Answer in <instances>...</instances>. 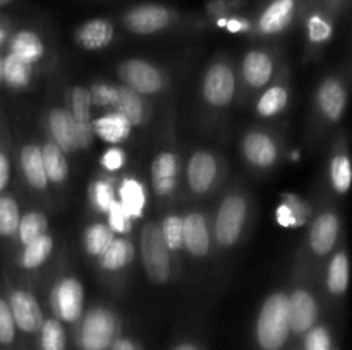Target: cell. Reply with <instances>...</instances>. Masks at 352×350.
Wrapping results in <instances>:
<instances>
[{
    "label": "cell",
    "mask_w": 352,
    "mask_h": 350,
    "mask_svg": "<svg viewBox=\"0 0 352 350\" xmlns=\"http://www.w3.org/2000/svg\"><path fill=\"white\" fill-rule=\"evenodd\" d=\"M289 333V295L274 292L261 304L256 319V342L261 350H280Z\"/></svg>",
    "instance_id": "cell-1"
},
{
    "label": "cell",
    "mask_w": 352,
    "mask_h": 350,
    "mask_svg": "<svg viewBox=\"0 0 352 350\" xmlns=\"http://www.w3.org/2000/svg\"><path fill=\"white\" fill-rule=\"evenodd\" d=\"M140 253L144 273L155 283L168 281L172 273L170 250L162 237L160 225L155 222H148L143 226L140 235Z\"/></svg>",
    "instance_id": "cell-2"
},
{
    "label": "cell",
    "mask_w": 352,
    "mask_h": 350,
    "mask_svg": "<svg viewBox=\"0 0 352 350\" xmlns=\"http://www.w3.org/2000/svg\"><path fill=\"white\" fill-rule=\"evenodd\" d=\"M117 323L116 314L110 309L93 307L82 318L78 331V343L81 350H107L116 342Z\"/></svg>",
    "instance_id": "cell-3"
},
{
    "label": "cell",
    "mask_w": 352,
    "mask_h": 350,
    "mask_svg": "<svg viewBox=\"0 0 352 350\" xmlns=\"http://www.w3.org/2000/svg\"><path fill=\"white\" fill-rule=\"evenodd\" d=\"M248 201L241 194H227L215 216V239L222 247H232L243 233Z\"/></svg>",
    "instance_id": "cell-4"
},
{
    "label": "cell",
    "mask_w": 352,
    "mask_h": 350,
    "mask_svg": "<svg viewBox=\"0 0 352 350\" xmlns=\"http://www.w3.org/2000/svg\"><path fill=\"white\" fill-rule=\"evenodd\" d=\"M50 305L58 321L76 323L85 309V288L74 277H64L50 292Z\"/></svg>",
    "instance_id": "cell-5"
},
{
    "label": "cell",
    "mask_w": 352,
    "mask_h": 350,
    "mask_svg": "<svg viewBox=\"0 0 352 350\" xmlns=\"http://www.w3.org/2000/svg\"><path fill=\"white\" fill-rule=\"evenodd\" d=\"M117 75L124 86L140 93L141 96L155 95L164 88V74L160 69L143 58H129L120 62L117 67Z\"/></svg>",
    "instance_id": "cell-6"
},
{
    "label": "cell",
    "mask_w": 352,
    "mask_h": 350,
    "mask_svg": "<svg viewBox=\"0 0 352 350\" xmlns=\"http://www.w3.org/2000/svg\"><path fill=\"white\" fill-rule=\"evenodd\" d=\"M201 95L205 102L212 106H227L236 95V75L234 71L223 62L210 65L203 78Z\"/></svg>",
    "instance_id": "cell-7"
},
{
    "label": "cell",
    "mask_w": 352,
    "mask_h": 350,
    "mask_svg": "<svg viewBox=\"0 0 352 350\" xmlns=\"http://www.w3.org/2000/svg\"><path fill=\"white\" fill-rule=\"evenodd\" d=\"M172 10L160 3H141L127 10L124 24L134 34H155L172 23Z\"/></svg>",
    "instance_id": "cell-8"
},
{
    "label": "cell",
    "mask_w": 352,
    "mask_h": 350,
    "mask_svg": "<svg viewBox=\"0 0 352 350\" xmlns=\"http://www.w3.org/2000/svg\"><path fill=\"white\" fill-rule=\"evenodd\" d=\"M9 307L12 312L16 328L24 333L40 331L43 325V311L34 299L33 294L28 290H12L9 295Z\"/></svg>",
    "instance_id": "cell-9"
},
{
    "label": "cell",
    "mask_w": 352,
    "mask_h": 350,
    "mask_svg": "<svg viewBox=\"0 0 352 350\" xmlns=\"http://www.w3.org/2000/svg\"><path fill=\"white\" fill-rule=\"evenodd\" d=\"M318 319V304L311 292L306 288H296L289 295V325L292 333H306Z\"/></svg>",
    "instance_id": "cell-10"
},
{
    "label": "cell",
    "mask_w": 352,
    "mask_h": 350,
    "mask_svg": "<svg viewBox=\"0 0 352 350\" xmlns=\"http://www.w3.org/2000/svg\"><path fill=\"white\" fill-rule=\"evenodd\" d=\"M340 232V220L336 213L323 211L313 220L311 230L308 233L309 249L316 256H329L336 247Z\"/></svg>",
    "instance_id": "cell-11"
},
{
    "label": "cell",
    "mask_w": 352,
    "mask_h": 350,
    "mask_svg": "<svg viewBox=\"0 0 352 350\" xmlns=\"http://www.w3.org/2000/svg\"><path fill=\"white\" fill-rule=\"evenodd\" d=\"M244 158L256 168H270L278 158V148L274 137L263 130H251L241 144Z\"/></svg>",
    "instance_id": "cell-12"
},
{
    "label": "cell",
    "mask_w": 352,
    "mask_h": 350,
    "mask_svg": "<svg viewBox=\"0 0 352 350\" xmlns=\"http://www.w3.org/2000/svg\"><path fill=\"white\" fill-rule=\"evenodd\" d=\"M219 174V161L210 151H196L188 163V184L195 194H205L212 189Z\"/></svg>",
    "instance_id": "cell-13"
},
{
    "label": "cell",
    "mask_w": 352,
    "mask_h": 350,
    "mask_svg": "<svg viewBox=\"0 0 352 350\" xmlns=\"http://www.w3.org/2000/svg\"><path fill=\"white\" fill-rule=\"evenodd\" d=\"M179 156L172 151H160L151 161V185L160 198L170 196L177 187Z\"/></svg>",
    "instance_id": "cell-14"
},
{
    "label": "cell",
    "mask_w": 352,
    "mask_h": 350,
    "mask_svg": "<svg viewBox=\"0 0 352 350\" xmlns=\"http://www.w3.org/2000/svg\"><path fill=\"white\" fill-rule=\"evenodd\" d=\"M296 7H298L296 0H272L260 14L258 31L267 36L285 31L294 19Z\"/></svg>",
    "instance_id": "cell-15"
},
{
    "label": "cell",
    "mask_w": 352,
    "mask_h": 350,
    "mask_svg": "<svg viewBox=\"0 0 352 350\" xmlns=\"http://www.w3.org/2000/svg\"><path fill=\"white\" fill-rule=\"evenodd\" d=\"M316 103L325 119L339 122L347 105V93L342 82L336 78L325 79L316 91Z\"/></svg>",
    "instance_id": "cell-16"
},
{
    "label": "cell",
    "mask_w": 352,
    "mask_h": 350,
    "mask_svg": "<svg viewBox=\"0 0 352 350\" xmlns=\"http://www.w3.org/2000/svg\"><path fill=\"white\" fill-rule=\"evenodd\" d=\"M184 222V247L195 257H205L212 247L208 223L203 213L191 211L182 216Z\"/></svg>",
    "instance_id": "cell-17"
},
{
    "label": "cell",
    "mask_w": 352,
    "mask_h": 350,
    "mask_svg": "<svg viewBox=\"0 0 352 350\" xmlns=\"http://www.w3.org/2000/svg\"><path fill=\"white\" fill-rule=\"evenodd\" d=\"M48 132L52 136V143L57 144L65 154L78 150L76 146V122L71 112L64 108L50 110L47 117Z\"/></svg>",
    "instance_id": "cell-18"
},
{
    "label": "cell",
    "mask_w": 352,
    "mask_h": 350,
    "mask_svg": "<svg viewBox=\"0 0 352 350\" xmlns=\"http://www.w3.org/2000/svg\"><path fill=\"white\" fill-rule=\"evenodd\" d=\"M113 33H116V30H113V24L109 19L96 17V19L86 21L78 27L76 41L85 50L96 51L109 47L110 41L113 40Z\"/></svg>",
    "instance_id": "cell-19"
},
{
    "label": "cell",
    "mask_w": 352,
    "mask_h": 350,
    "mask_svg": "<svg viewBox=\"0 0 352 350\" xmlns=\"http://www.w3.org/2000/svg\"><path fill=\"white\" fill-rule=\"evenodd\" d=\"M241 72H243V78L248 86L263 88L274 75V60L263 50H251L243 58Z\"/></svg>",
    "instance_id": "cell-20"
},
{
    "label": "cell",
    "mask_w": 352,
    "mask_h": 350,
    "mask_svg": "<svg viewBox=\"0 0 352 350\" xmlns=\"http://www.w3.org/2000/svg\"><path fill=\"white\" fill-rule=\"evenodd\" d=\"M93 132L105 143L112 144V146H119L124 141L129 139L131 132H133V126H131L126 117L113 110V112H109L93 120Z\"/></svg>",
    "instance_id": "cell-21"
},
{
    "label": "cell",
    "mask_w": 352,
    "mask_h": 350,
    "mask_svg": "<svg viewBox=\"0 0 352 350\" xmlns=\"http://www.w3.org/2000/svg\"><path fill=\"white\" fill-rule=\"evenodd\" d=\"M19 165L28 184L36 191H43L48 185V178L45 175L41 150L36 144H26L19 153Z\"/></svg>",
    "instance_id": "cell-22"
},
{
    "label": "cell",
    "mask_w": 352,
    "mask_h": 350,
    "mask_svg": "<svg viewBox=\"0 0 352 350\" xmlns=\"http://www.w3.org/2000/svg\"><path fill=\"white\" fill-rule=\"evenodd\" d=\"M113 110L126 117L133 127L143 126L146 120V105L140 93L133 91L127 86H117V98Z\"/></svg>",
    "instance_id": "cell-23"
},
{
    "label": "cell",
    "mask_w": 352,
    "mask_h": 350,
    "mask_svg": "<svg viewBox=\"0 0 352 350\" xmlns=\"http://www.w3.org/2000/svg\"><path fill=\"white\" fill-rule=\"evenodd\" d=\"M9 51L12 55H16V57L23 58L28 64L34 65L43 58L45 43L38 33L30 30H23L10 38Z\"/></svg>",
    "instance_id": "cell-24"
},
{
    "label": "cell",
    "mask_w": 352,
    "mask_h": 350,
    "mask_svg": "<svg viewBox=\"0 0 352 350\" xmlns=\"http://www.w3.org/2000/svg\"><path fill=\"white\" fill-rule=\"evenodd\" d=\"M134 253L136 250L131 240L124 237H113L112 242L98 256V264L105 271H120L133 263Z\"/></svg>",
    "instance_id": "cell-25"
},
{
    "label": "cell",
    "mask_w": 352,
    "mask_h": 350,
    "mask_svg": "<svg viewBox=\"0 0 352 350\" xmlns=\"http://www.w3.org/2000/svg\"><path fill=\"white\" fill-rule=\"evenodd\" d=\"M124 209L131 218H141L146 206V189L138 178L126 177L119 185V199Z\"/></svg>",
    "instance_id": "cell-26"
},
{
    "label": "cell",
    "mask_w": 352,
    "mask_h": 350,
    "mask_svg": "<svg viewBox=\"0 0 352 350\" xmlns=\"http://www.w3.org/2000/svg\"><path fill=\"white\" fill-rule=\"evenodd\" d=\"M40 150L45 167V175H47L48 182L62 184L69 175V163L67 158H65V153L57 144L52 143V141L45 143L43 146H40Z\"/></svg>",
    "instance_id": "cell-27"
},
{
    "label": "cell",
    "mask_w": 352,
    "mask_h": 350,
    "mask_svg": "<svg viewBox=\"0 0 352 350\" xmlns=\"http://www.w3.org/2000/svg\"><path fill=\"white\" fill-rule=\"evenodd\" d=\"M33 78V65L9 51L2 58V81L12 89H24Z\"/></svg>",
    "instance_id": "cell-28"
},
{
    "label": "cell",
    "mask_w": 352,
    "mask_h": 350,
    "mask_svg": "<svg viewBox=\"0 0 352 350\" xmlns=\"http://www.w3.org/2000/svg\"><path fill=\"white\" fill-rule=\"evenodd\" d=\"M52 250H54V239L48 233H43L23 247L19 254V264L24 270L40 268L50 257Z\"/></svg>",
    "instance_id": "cell-29"
},
{
    "label": "cell",
    "mask_w": 352,
    "mask_h": 350,
    "mask_svg": "<svg viewBox=\"0 0 352 350\" xmlns=\"http://www.w3.org/2000/svg\"><path fill=\"white\" fill-rule=\"evenodd\" d=\"M349 287V259L346 253H337L332 257L327 271V288L330 294L342 295Z\"/></svg>",
    "instance_id": "cell-30"
},
{
    "label": "cell",
    "mask_w": 352,
    "mask_h": 350,
    "mask_svg": "<svg viewBox=\"0 0 352 350\" xmlns=\"http://www.w3.org/2000/svg\"><path fill=\"white\" fill-rule=\"evenodd\" d=\"M48 230V222L47 216L41 211H28L21 216L19 226H17V239L23 246L30 244L31 240L38 239L40 235L47 233Z\"/></svg>",
    "instance_id": "cell-31"
},
{
    "label": "cell",
    "mask_w": 352,
    "mask_h": 350,
    "mask_svg": "<svg viewBox=\"0 0 352 350\" xmlns=\"http://www.w3.org/2000/svg\"><path fill=\"white\" fill-rule=\"evenodd\" d=\"M88 199L96 213L107 215L112 202L116 201V189H113L112 182L107 178H95L88 187Z\"/></svg>",
    "instance_id": "cell-32"
},
{
    "label": "cell",
    "mask_w": 352,
    "mask_h": 350,
    "mask_svg": "<svg viewBox=\"0 0 352 350\" xmlns=\"http://www.w3.org/2000/svg\"><path fill=\"white\" fill-rule=\"evenodd\" d=\"M116 233L107 223H93L85 232V249L89 256L98 257L113 240Z\"/></svg>",
    "instance_id": "cell-33"
},
{
    "label": "cell",
    "mask_w": 352,
    "mask_h": 350,
    "mask_svg": "<svg viewBox=\"0 0 352 350\" xmlns=\"http://www.w3.org/2000/svg\"><path fill=\"white\" fill-rule=\"evenodd\" d=\"M289 91L284 86H272L270 89L260 96L256 103V110L261 117H274L280 113L287 106Z\"/></svg>",
    "instance_id": "cell-34"
},
{
    "label": "cell",
    "mask_w": 352,
    "mask_h": 350,
    "mask_svg": "<svg viewBox=\"0 0 352 350\" xmlns=\"http://www.w3.org/2000/svg\"><path fill=\"white\" fill-rule=\"evenodd\" d=\"M40 345L41 350H65L67 338L58 319H45L40 328Z\"/></svg>",
    "instance_id": "cell-35"
},
{
    "label": "cell",
    "mask_w": 352,
    "mask_h": 350,
    "mask_svg": "<svg viewBox=\"0 0 352 350\" xmlns=\"http://www.w3.org/2000/svg\"><path fill=\"white\" fill-rule=\"evenodd\" d=\"M19 220L21 211L16 199L10 196H0V237L16 235Z\"/></svg>",
    "instance_id": "cell-36"
},
{
    "label": "cell",
    "mask_w": 352,
    "mask_h": 350,
    "mask_svg": "<svg viewBox=\"0 0 352 350\" xmlns=\"http://www.w3.org/2000/svg\"><path fill=\"white\" fill-rule=\"evenodd\" d=\"M330 180H332L333 189L339 194H346L351 187L352 182V170H351V160L346 154H336L330 163Z\"/></svg>",
    "instance_id": "cell-37"
},
{
    "label": "cell",
    "mask_w": 352,
    "mask_h": 350,
    "mask_svg": "<svg viewBox=\"0 0 352 350\" xmlns=\"http://www.w3.org/2000/svg\"><path fill=\"white\" fill-rule=\"evenodd\" d=\"M160 230L168 250H179L184 247V222H182L181 215L165 216Z\"/></svg>",
    "instance_id": "cell-38"
},
{
    "label": "cell",
    "mask_w": 352,
    "mask_h": 350,
    "mask_svg": "<svg viewBox=\"0 0 352 350\" xmlns=\"http://www.w3.org/2000/svg\"><path fill=\"white\" fill-rule=\"evenodd\" d=\"M71 115L76 124H88L91 120V98L89 89L85 86H76L71 91Z\"/></svg>",
    "instance_id": "cell-39"
},
{
    "label": "cell",
    "mask_w": 352,
    "mask_h": 350,
    "mask_svg": "<svg viewBox=\"0 0 352 350\" xmlns=\"http://www.w3.org/2000/svg\"><path fill=\"white\" fill-rule=\"evenodd\" d=\"M306 33H308V40L315 45H323L332 38L333 26L325 16L322 14H311L306 21Z\"/></svg>",
    "instance_id": "cell-40"
},
{
    "label": "cell",
    "mask_w": 352,
    "mask_h": 350,
    "mask_svg": "<svg viewBox=\"0 0 352 350\" xmlns=\"http://www.w3.org/2000/svg\"><path fill=\"white\" fill-rule=\"evenodd\" d=\"M107 216H109V222H107V225L110 226V230H112L113 233H127L131 232V229H133V218H131L129 215L126 213V209L120 206V202L113 201L112 206L109 208V211H107Z\"/></svg>",
    "instance_id": "cell-41"
},
{
    "label": "cell",
    "mask_w": 352,
    "mask_h": 350,
    "mask_svg": "<svg viewBox=\"0 0 352 350\" xmlns=\"http://www.w3.org/2000/svg\"><path fill=\"white\" fill-rule=\"evenodd\" d=\"M282 202L289 206V209L292 211V216H294L296 226L306 225V222L311 216V206L298 194H291V192H285L282 194Z\"/></svg>",
    "instance_id": "cell-42"
},
{
    "label": "cell",
    "mask_w": 352,
    "mask_h": 350,
    "mask_svg": "<svg viewBox=\"0 0 352 350\" xmlns=\"http://www.w3.org/2000/svg\"><path fill=\"white\" fill-rule=\"evenodd\" d=\"M16 338V323L10 312L9 302L0 297V343L9 345Z\"/></svg>",
    "instance_id": "cell-43"
},
{
    "label": "cell",
    "mask_w": 352,
    "mask_h": 350,
    "mask_svg": "<svg viewBox=\"0 0 352 350\" xmlns=\"http://www.w3.org/2000/svg\"><path fill=\"white\" fill-rule=\"evenodd\" d=\"M89 98L95 106H113L117 98V86L109 82H96L89 88Z\"/></svg>",
    "instance_id": "cell-44"
},
{
    "label": "cell",
    "mask_w": 352,
    "mask_h": 350,
    "mask_svg": "<svg viewBox=\"0 0 352 350\" xmlns=\"http://www.w3.org/2000/svg\"><path fill=\"white\" fill-rule=\"evenodd\" d=\"M305 350H332V338L325 326H313L306 331Z\"/></svg>",
    "instance_id": "cell-45"
},
{
    "label": "cell",
    "mask_w": 352,
    "mask_h": 350,
    "mask_svg": "<svg viewBox=\"0 0 352 350\" xmlns=\"http://www.w3.org/2000/svg\"><path fill=\"white\" fill-rule=\"evenodd\" d=\"M100 163H102V167L105 168L107 172H110V174L119 172L120 168L126 165V153H124V150H120L119 146H112L102 154Z\"/></svg>",
    "instance_id": "cell-46"
},
{
    "label": "cell",
    "mask_w": 352,
    "mask_h": 350,
    "mask_svg": "<svg viewBox=\"0 0 352 350\" xmlns=\"http://www.w3.org/2000/svg\"><path fill=\"white\" fill-rule=\"evenodd\" d=\"M217 24L220 27H226L229 33H244V31H248L251 27L250 21L241 19V17H220L217 21Z\"/></svg>",
    "instance_id": "cell-47"
},
{
    "label": "cell",
    "mask_w": 352,
    "mask_h": 350,
    "mask_svg": "<svg viewBox=\"0 0 352 350\" xmlns=\"http://www.w3.org/2000/svg\"><path fill=\"white\" fill-rule=\"evenodd\" d=\"M275 218H277L278 225L284 226V229H291V226H296L292 211L289 209L287 205H284V202H280V205H278L277 211H275Z\"/></svg>",
    "instance_id": "cell-48"
},
{
    "label": "cell",
    "mask_w": 352,
    "mask_h": 350,
    "mask_svg": "<svg viewBox=\"0 0 352 350\" xmlns=\"http://www.w3.org/2000/svg\"><path fill=\"white\" fill-rule=\"evenodd\" d=\"M10 180V161L3 153H0V192L7 187Z\"/></svg>",
    "instance_id": "cell-49"
},
{
    "label": "cell",
    "mask_w": 352,
    "mask_h": 350,
    "mask_svg": "<svg viewBox=\"0 0 352 350\" xmlns=\"http://www.w3.org/2000/svg\"><path fill=\"white\" fill-rule=\"evenodd\" d=\"M110 350H138V347L129 338H116V342L110 345Z\"/></svg>",
    "instance_id": "cell-50"
},
{
    "label": "cell",
    "mask_w": 352,
    "mask_h": 350,
    "mask_svg": "<svg viewBox=\"0 0 352 350\" xmlns=\"http://www.w3.org/2000/svg\"><path fill=\"white\" fill-rule=\"evenodd\" d=\"M174 350H198V349H196V347L192 345V343H181V345L175 347Z\"/></svg>",
    "instance_id": "cell-51"
},
{
    "label": "cell",
    "mask_w": 352,
    "mask_h": 350,
    "mask_svg": "<svg viewBox=\"0 0 352 350\" xmlns=\"http://www.w3.org/2000/svg\"><path fill=\"white\" fill-rule=\"evenodd\" d=\"M6 41H7V31L3 30L2 26H0V47H2V45L6 43Z\"/></svg>",
    "instance_id": "cell-52"
},
{
    "label": "cell",
    "mask_w": 352,
    "mask_h": 350,
    "mask_svg": "<svg viewBox=\"0 0 352 350\" xmlns=\"http://www.w3.org/2000/svg\"><path fill=\"white\" fill-rule=\"evenodd\" d=\"M10 2H12V0H0V7L7 5V3H10Z\"/></svg>",
    "instance_id": "cell-53"
},
{
    "label": "cell",
    "mask_w": 352,
    "mask_h": 350,
    "mask_svg": "<svg viewBox=\"0 0 352 350\" xmlns=\"http://www.w3.org/2000/svg\"><path fill=\"white\" fill-rule=\"evenodd\" d=\"M0 82H2V57H0Z\"/></svg>",
    "instance_id": "cell-54"
}]
</instances>
